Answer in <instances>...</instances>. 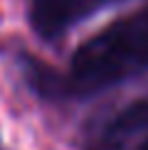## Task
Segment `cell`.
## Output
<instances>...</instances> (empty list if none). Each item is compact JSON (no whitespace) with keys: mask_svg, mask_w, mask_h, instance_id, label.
<instances>
[{"mask_svg":"<svg viewBox=\"0 0 148 150\" xmlns=\"http://www.w3.org/2000/svg\"><path fill=\"white\" fill-rule=\"evenodd\" d=\"M148 71V5L109 25L77 49L72 59V89L101 91Z\"/></svg>","mask_w":148,"mask_h":150,"instance_id":"cell-1","label":"cell"},{"mask_svg":"<svg viewBox=\"0 0 148 150\" xmlns=\"http://www.w3.org/2000/svg\"><path fill=\"white\" fill-rule=\"evenodd\" d=\"M111 3L116 0H32L30 20L37 35L52 40Z\"/></svg>","mask_w":148,"mask_h":150,"instance_id":"cell-2","label":"cell"},{"mask_svg":"<svg viewBox=\"0 0 148 150\" xmlns=\"http://www.w3.org/2000/svg\"><path fill=\"white\" fill-rule=\"evenodd\" d=\"M148 128V98L143 101H136L131 103L126 111H121L119 116L111 121V126L104 133V143L106 145H119L121 140L131 138L133 133Z\"/></svg>","mask_w":148,"mask_h":150,"instance_id":"cell-3","label":"cell"},{"mask_svg":"<svg viewBox=\"0 0 148 150\" xmlns=\"http://www.w3.org/2000/svg\"><path fill=\"white\" fill-rule=\"evenodd\" d=\"M138 150H148V138H146V140H143V143L138 145Z\"/></svg>","mask_w":148,"mask_h":150,"instance_id":"cell-4","label":"cell"}]
</instances>
